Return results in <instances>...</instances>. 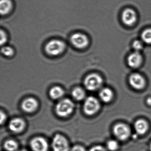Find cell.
Returning <instances> with one entry per match:
<instances>
[{"mask_svg": "<svg viewBox=\"0 0 151 151\" xmlns=\"http://www.w3.org/2000/svg\"><path fill=\"white\" fill-rule=\"evenodd\" d=\"M30 147L33 151H48L47 141L42 137H36L32 139Z\"/></svg>", "mask_w": 151, "mask_h": 151, "instance_id": "cell-8", "label": "cell"}, {"mask_svg": "<svg viewBox=\"0 0 151 151\" xmlns=\"http://www.w3.org/2000/svg\"><path fill=\"white\" fill-rule=\"evenodd\" d=\"M99 103L96 98L89 97L86 99L83 105V111L87 115L94 114L99 111Z\"/></svg>", "mask_w": 151, "mask_h": 151, "instance_id": "cell-6", "label": "cell"}, {"mask_svg": "<svg viewBox=\"0 0 151 151\" xmlns=\"http://www.w3.org/2000/svg\"><path fill=\"white\" fill-rule=\"evenodd\" d=\"M0 44L1 46H3L7 42L8 36L6 32L2 29L0 31Z\"/></svg>", "mask_w": 151, "mask_h": 151, "instance_id": "cell-23", "label": "cell"}, {"mask_svg": "<svg viewBox=\"0 0 151 151\" xmlns=\"http://www.w3.org/2000/svg\"><path fill=\"white\" fill-rule=\"evenodd\" d=\"M132 47H133V48L136 51H139L143 48V43L139 40H135L132 44Z\"/></svg>", "mask_w": 151, "mask_h": 151, "instance_id": "cell-24", "label": "cell"}, {"mask_svg": "<svg viewBox=\"0 0 151 151\" xmlns=\"http://www.w3.org/2000/svg\"><path fill=\"white\" fill-rule=\"evenodd\" d=\"M37 101L33 98H29L23 101L22 108L26 113H31L37 110L38 107Z\"/></svg>", "mask_w": 151, "mask_h": 151, "instance_id": "cell-10", "label": "cell"}, {"mask_svg": "<svg viewBox=\"0 0 151 151\" xmlns=\"http://www.w3.org/2000/svg\"><path fill=\"white\" fill-rule=\"evenodd\" d=\"M53 151H69V145L67 139L61 134H56L52 141Z\"/></svg>", "mask_w": 151, "mask_h": 151, "instance_id": "cell-5", "label": "cell"}, {"mask_svg": "<svg viewBox=\"0 0 151 151\" xmlns=\"http://www.w3.org/2000/svg\"><path fill=\"white\" fill-rule=\"evenodd\" d=\"M1 124H2L3 123L5 122V121L6 120V115L4 112L1 111Z\"/></svg>", "mask_w": 151, "mask_h": 151, "instance_id": "cell-27", "label": "cell"}, {"mask_svg": "<svg viewBox=\"0 0 151 151\" xmlns=\"http://www.w3.org/2000/svg\"><path fill=\"white\" fill-rule=\"evenodd\" d=\"M142 61V56L137 52L131 54L128 58V64L132 68H137L139 67Z\"/></svg>", "mask_w": 151, "mask_h": 151, "instance_id": "cell-13", "label": "cell"}, {"mask_svg": "<svg viewBox=\"0 0 151 151\" xmlns=\"http://www.w3.org/2000/svg\"><path fill=\"white\" fill-rule=\"evenodd\" d=\"M90 151H106V150L101 146L96 145L92 147L90 149Z\"/></svg>", "mask_w": 151, "mask_h": 151, "instance_id": "cell-25", "label": "cell"}, {"mask_svg": "<svg viewBox=\"0 0 151 151\" xmlns=\"http://www.w3.org/2000/svg\"><path fill=\"white\" fill-rule=\"evenodd\" d=\"M13 8L12 0H1L0 1V13L1 16L8 14Z\"/></svg>", "mask_w": 151, "mask_h": 151, "instance_id": "cell-14", "label": "cell"}, {"mask_svg": "<svg viewBox=\"0 0 151 151\" xmlns=\"http://www.w3.org/2000/svg\"><path fill=\"white\" fill-rule=\"evenodd\" d=\"M70 43L76 48L84 49L89 44V39L84 33L80 32H76L71 35L70 38Z\"/></svg>", "mask_w": 151, "mask_h": 151, "instance_id": "cell-3", "label": "cell"}, {"mask_svg": "<svg viewBox=\"0 0 151 151\" xmlns=\"http://www.w3.org/2000/svg\"><path fill=\"white\" fill-rule=\"evenodd\" d=\"M122 18L123 22L125 25L131 26L134 24L137 21V14L133 9H127L123 12Z\"/></svg>", "mask_w": 151, "mask_h": 151, "instance_id": "cell-9", "label": "cell"}, {"mask_svg": "<svg viewBox=\"0 0 151 151\" xmlns=\"http://www.w3.org/2000/svg\"><path fill=\"white\" fill-rule=\"evenodd\" d=\"M64 94L63 88L59 86H55L51 88L49 91V95L52 99H60Z\"/></svg>", "mask_w": 151, "mask_h": 151, "instance_id": "cell-16", "label": "cell"}, {"mask_svg": "<svg viewBox=\"0 0 151 151\" xmlns=\"http://www.w3.org/2000/svg\"><path fill=\"white\" fill-rule=\"evenodd\" d=\"M1 52L4 56L12 57L14 54V50L9 46H3L1 48Z\"/></svg>", "mask_w": 151, "mask_h": 151, "instance_id": "cell-20", "label": "cell"}, {"mask_svg": "<svg viewBox=\"0 0 151 151\" xmlns=\"http://www.w3.org/2000/svg\"><path fill=\"white\" fill-rule=\"evenodd\" d=\"M150 150H151V145H150Z\"/></svg>", "mask_w": 151, "mask_h": 151, "instance_id": "cell-30", "label": "cell"}, {"mask_svg": "<svg viewBox=\"0 0 151 151\" xmlns=\"http://www.w3.org/2000/svg\"><path fill=\"white\" fill-rule=\"evenodd\" d=\"M9 127L11 131L16 133H18L24 129L25 127V123L21 118H14L10 121L9 124Z\"/></svg>", "mask_w": 151, "mask_h": 151, "instance_id": "cell-11", "label": "cell"}, {"mask_svg": "<svg viewBox=\"0 0 151 151\" xmlns=\"http://www.w3.org/2000/svg\"><path fill=\"white\" fill-rule=\"evenodd\" d=\"M73 98L77 101L82 100L85 97V92L82 88L76 87L72 92Z\"/></svg>", "mask_w": 151, "mask_h": 151, "instance_id": "cell-19", "label": "cell"}, {"mask_svg": "<svg viewBox=\"0 0 151 151\" xmlns=\"http://www.w3.org/2000/svg\"><path fill=\"white\" fill-rule=\"evenodd\" d=\"M75 105L72 101L65 99L58 102L55 107V112L59 116L62 117H67L74 110Z\"/></svg>", "mask_w": 151, "mask_h": 151, "instance_id": "cell-2", "label": "cell"}, {"mask_svg": "<svg viewBox=\"0 0 151 151\" xmlns=\"http://www.w3.org/2000/svg\"><path fill=\"white\" fill-rule=\"evenodd\" d=\"M129 83L132 87L136 89H141L145 86V82L144 78L138 74H133L129 78Z\"/></svg>", "mask_w": 151, "mask_h": 151, "instance_id": "cell-12", "label": "cell"}, {"mask_svg": "<svg viewBox=\"0 0 151 151\" xmlns=\"http://www.w3.org/2000/svg\"><path fill=\"white\" fill-rule=\"evenodd\" d=\"M141 38L145 43L151 44V29H147L142 32Z\"/></svg>", "mask_w": 151, "mask_h": 151, "instance_id": "cell-21", "label": "cell"}, {"mask_svg": "<svg viewBox=\"0 0 151 151\" xmlns=\"http://www.w3.org/2000/svg\"><path fill=\"white\" fill-rule=\"evenodd\" d=\"M20 151H28L27 150H25V149H23V150H21Z\"/></svg>", "mask_w": 151, "mask_h": 151, "instance_id": "cell-29", "label": "cell"}, {"mask_svg": "<svg viewBox=\"0 0 151 151\" xmlns=\"http://www.w3.org/2000/svg\"><path fill=\"white\" fill-rule=\"evenodd\" d=\"M99 96L102 101L105 102H109L111 101L113 99V93L109 88H104L101 91Z\"/></svg>", "mask_w": 151, "mask_h": 151, "instance_id": "cell-17", "label": "cell"}, {"mask_svg": "<svg viewBox=\"0 0 151 151\" xmlns=\"http://www.w3.org/2000/svg\"><path fill=\"white\" fill-rule=\"evenodd\" d=\"M4 147L7 151H16L18 149V143L14 139H8L4 143Z\"/></svg>", "mask_w": 151, "mask_h": 151, "instance_id": "cell-18", "label": "cell"}, {"mask_svg": "<svg viewBox=\"0 0 151 151\" xmlns=\"http://www.w3.org/2000/svg\"><path fill=\"white\" fill-rule=\"evenodd\" d=\"M114 133L115 136L120 140L127 139L130 135L129 128L124 124H118L114 128Z\"/></svg>", "mask_w": 151, "mask_h": 151, "instance_id": "cell-7", "label": "cell"}, {"mask_svg": "<svg viewBox=\"0 0 151 151\" xmlns=\"http://www.w3.org/2000/svg\"><path fill=\"white\" fill-rule=\"evenodd\" d=\"M71 151H86V149L82 146L76 145L72 147Z\"/></svg>", "mask_w": 151, "mask_h": 151, "instance_id": "cell-26", "label": "cell"}, {"mask_svg": "<svg viewBox=\"0 0 151 151\" xmlns=\"http://www.w3.org/2000/svg\"><path fill=\"white\" fill-rule=\"evenodd\" d=\"M65 42L59 39H52L48 41L45 47V52L48 55L56 56L60 55L66 49Z\"/></svg>", "mask_w": 151, "mask_h": 151, "instance_id": "cell-1", "label": "cell"}, {"mask_svg": "<svg viewBox=\"0 0 151 151\" xmlns=\"http://www.w3.org/2000/svg\"><path fill=\"white\" fill-rule=\"evenodd\" d=\"M107 147L110 151H114L118 148V144L116 140H109L107 143Z\"/></svg>", "mask_w": 151, "mask_h": 151, "instance_id": "cell-22", "label": "cell"}, {"mask_svg": "<svg viewBox=\"0 0 151 151\" xmlns=\"http://www.w3.org/2000/svg\"><path fill=\"white\" fill-rule=\"evenodd\" d=\"M102 83L100 76L96 74H91L86 77L84 82L85 86L89 91H94L99 88Z\"/></svg>", "mask_w": 151, "mask_h": 151, "instance_id": "cell-4", "label": "cell"}, {"mask_svg": "<svg viewBox=\"0 0 151 151\" xmlns=\"http://www.w3.org/2000/svg\"><path fill=\"white\" fill-rule=\"evenodd\" d=\"M135 129L137 133L140 135L145 134L148 129V124L144 120H139L135 122Z\"/></svg>", "mask_w": 151, "mask_h": 151, "instance_id": "cell-15", "label": "cell"}, {"mask_svg": "<svg viewBox=\"0 0 151 151\" xmlns=\"http://www.w3.org/2000/svg\"><path fill=\"white\" fill-rule=\"evenodd\" d=\"M147 104L151 106V98H149L147 99Z\"/></svg>", "mask_w": 151, "mask_h": 151, "instance_id": "cell-28", "label": "cell"}]
</instances>
